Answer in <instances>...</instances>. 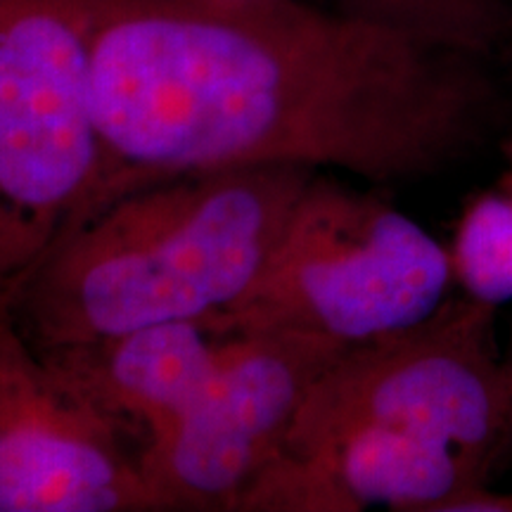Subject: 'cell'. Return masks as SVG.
<instances>
[{
  "label": "cell",
  "instance_id": "1",
  "mask_svg": "<svg viewBox=\"0 0 512 512\" xmlns=\"http://www.w3.org/2000/svg\"><path fill=\"white\" fill-rule=\"evenodd\" d=\"M110 195L226 166L437 178L508 131L491 60L306 0H83Z\"/></svg>",
  "mask_w": 512,
  "mask_h": 512
},
{
  "label": "cell",
  "instance_id": "2",
  "mask_svg": "<svg viewBox=\"0 0 512 512\" xmlns=\"http://www.w3.org/2000/svg\"><path fill=\"white\" fill-rule=\"evenodd\" d=\"M313 174L226 166L128 188L57 242L12 320L38 351L214 320L264 271Z\"/></svg>",
  "mask_w": 512,
  "mask_h": 512
},
{
  "label": "cell",
  "instance_id": "3",
  "mask_svg": "<svg viewBox=\"0 0 512 512\" xmlns=\"http://www.w3.org/2000/svg\"><path fill=\"white\" fill-rule=\"evenodd\" d=\"M110 200L83 0H0V320L53 247Z\"/></svg>",
  "mask_w": 512,
  "mask_h": 512
},
{
  "label": "cell",
  "instance_id": "4",
  "mask_svg": "<svg viewBox=\"0 0 512 512\" xmlns=\"http://www.w3.org/2000/svg\"><path fill=\"white\" fill-rule=\"evenodd\" d=\"M456 290L451 249L373 190L316 171L221 335L287 332L354 347L427 318Z\"/></svg>",
  "mask_w": 512,
  "mask_h": 512
},
{
  "label": "cell",
  "instance_id": "5",
  "mask_svg": "<svg viewBox=\"0 0 512 512\" xmlns=\"http://www.w3.org/2000/svg\"><path fill=\"white\" fill-rule=\"evenodd\" d=\"M496 311L453 290L418 323L344 349L306 396L285 453L309 456L361 427H389L456 448L491 479L505 437Z\"/></svg>",
  "mask_w": 512,
  "mask_h": 512
},
{
  "label": "cell",
  "instance_id": "6",
  "mask_svg": "<svg viewBox=\"0 0 512 512\" xmlns=\"http://www.w3.org/2000/svg\"><path fill=\"white\" fill-rule=\"evenodd\" d=\"M344 347L287 332L230 335L183 413L145 441L150 512H238L283 456L306 396Z\"/></svg>",
  "mask_w": 512,
  "mask_h": 512
},
{
  "label": "cell",
  "instance_id": "7",
  "mask_svg": "<svg viewBox=\"0 0 512 512\" xmlns=\"http://www.w3.org/2000/svg\"><path fill=\"white\" fill-rule=\"evenodd\" d=\"M143 441L0 320V512H150Z\"/></svg>",
  "mask_w": 512,
  "mask_h": 512
},
{
  "label": "cell",
  "instance_id": "8",
  "mask_svg": "<svg viewBox=\"0 0 512 512\" xmlns=\"http://www.w3.org/2000/svg\"><path fill=\"white\" fill-rule=\"evenodd\" d=\"M228 337L209 320H181L41 354L145 446L195 399L214 373Z\"/></svg>",
  "mask_w": 512,
  "mask_h": 512
},
{
  "label": "cell",
  "instance_id": "9",
  "mask_svg": "<svg viewBox=\"0 0 512 512\" xmlns=\"http://www.w3.org/2000/svg\"><path fill=\"white\" fill-rule=\"evenodd\" d=\"M498 150L501 171L467 200L448 247L456 290L494 306L512 302V126Z\"/></svg>",
  "mask_w": 512,
  "mask_h": 512
},
{
  "label": "cell",
  "instance_id": "10",
  "mask_svg": "<svg viewBox=\"0 0 512 512\" xmlns=\"http://www.w3.org/2000/svg\"><path fill=\"white\" fill-rule=\"evenodd\" d=\"M339 8L484 60L512 36V0H339Z\"/></svg>",
  "mask_w": 512,
  "mask_h": 512
},
{
  "label": "cell",
  "instance_id": "11",
  "mask_svg": "<svg viewBox=\"0 0 512 512\" xmlns=\"http://www.w3.org/2000/svg\"><path fill=\"white\" fill-rule=\"evenodd\" d=\"M448 512H512V491L491 489L489 484L467 489Z\"/></svg>",
  "mask_w": 512,
  "mask_h": 512
},
{
  "label": "cell",
  "instance_id": "12",
  "mask_svg": "<svg viewBox=\"0 0 512 512\" xmlns=\"http://www.w3.org/2000/svg\"><path fill=\"white\" fill-rule=\"evenodd\" d=\"M503 370V396H505V437H503V453L501 465L512 458V344L508 351H503L501 358Z\"/></svg>",
  "mask_w": 512,
  "mask_h": 512
}]
</instances>
